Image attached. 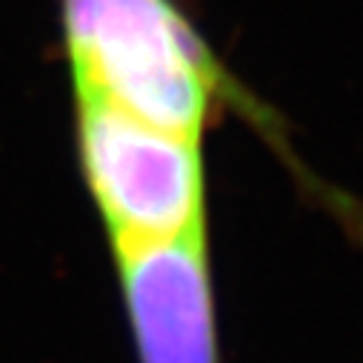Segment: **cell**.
Returning <instances> with one entry per match:
<instances>
[{
    "label": "cell",
    "mask_w": 363,
    "mask_h": 363,
    "mask_svg": "<svg viewBox=\"0 0 363 363\" xmlns=\"http://www.w3.org/2000/svg\"><path fill=\"white\" fill-rule=\"evenodd\" d=\"M57 23L72 98L198 138L238 115L292 166L315 201L363 235V203L318 184L295 157L286 123L220 60L180 0H57Z\"/></svg>",
    "instance_id": "6da1fadb"
},
{
    "label": "cell",
    "mask_w": 363,
    "mask_h": 363,
    "mask_svg": "<svg viewBox=\"0 0 363 363\" xmlns=\"http://www.w3.org/2000/svg\"><path fill=\"white\" fill-rule=\"evenodd\" d=\"M140 363H220L209 226L112 249Z\"/></svg>",
    "instance_id": "3957f363"
},
{
    "label": "cell",
    "mask_w": 363,
    "mask_h": 363,
    "mask_svg": "<svg viewBox=\"0 0 363 363\" xmlns=\"http://www.w3.org/2000/svg\"><path fill=\"white\" fill-rule=\"evenodd\" d=\"M74 143L112 249L174 240L209 226L203 138L74 98Z\"/></svg>",
    "instance_id": "7a4b0ae2"
}]
</instances>
